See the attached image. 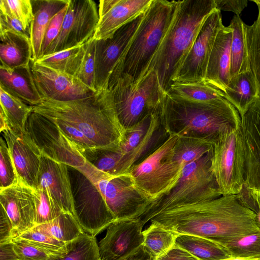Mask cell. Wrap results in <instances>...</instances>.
I'll use <instances>...</instances> for the list:
<instances>
[{
  "label": "cell",
  "instance_id": "obj_1",
  "mask_svg": "<svg viewBox=\"0 0 260 260\" xmlns=\"http://www.w3.org/2000/svg\"><path fill=\"white\" fill-rule=\"evenodd\" d=\"M150 221L178 235L199 236L218 244L260 231L256 214L237 194L166 210Z\"/></svg>",
  "mask_w": 260,
  "mask_h": 260
},
{
  "label": "cell",
  "instance_id": "obj_2",
  "mask_svg": "<svg viewBox=\"0 0 260 260\" xmlns=\"http://www.w3.org/2000/svg\"><path fill=\"white\" fill-rule=\"evenodd\" d=\"M162 124L169 135L204 140L214 143L241 125L236 108L222 98L198 103L165 93L159 108Z\"/></svg>",
  "mask_w": 260,
  "mask_h": 260
},
{
  "label": "cell",
  "instance_id": "obj_3",
  "mask_svg": "<svg viewBox=\"0 0 260 260\" xmlns=\"http://www.w3.org/2000/svg\"><path fill=\"white\" fill-rule=\"evenodd\" d=\"M32 111L68 122L80 131L95 148H112L122 141L124 129L115 112L112 93L107 89L80 100L42 101Z\"/></svg>",
  "mask_w": 260,
  "mask_h": 260
},
{
  "label": "cell",
  "instance_id": "obj_4",
  "mask_svg": "<svg viewBox=\"0 0 260 260\" xmlns=\"http://www.w3.org/2000/svg\"><path fill=\"white\" fill-rule=\"evenodd\" d=\"M215 9L214 0L178 1L174 18L147 71L156 72L165 93L173 83L205 20Z\"/></svg>",
  "mask_w": 260,
  "mask_h": 260
},
{
  "label": "cell",
  "instance_id": "obj_5",
  "mask_svg": "<svg viewBox=\"0 0 260 260\" xmlns=\"http://www.w3.org/2000/svg\"><path fill=\"white\" fill-rule=\"evenodd\" d=\"M177 7L178 1L152 0L110 76L109 89L118 80L136 83L147 73Z\"/></svg>",
  "mask_w": 260,
  "mask_h": 260
},
{
  "label": "cell",
  "instance_id": "obj_6",
  "mask_svg": "<svg viewBox=\"0 0 260 260\" xmlns=\"http://www.w3.org/2000/svg\"><path fill=\"white\" fill-rule=\"evenodd\" d=\"M212 156V149L186 165L175 185L169 191L153 201L145 213L139 218L143 223L145 224L162 211L221 197L211 168Z\"/></svg>",
  "mask_w": 260,
  "mask_h": 260
},
{
  "label": "cell",
  "instance_id": "obj_7",
  "mask_svg": "<svg viewBox=\"0 0 260 260\" xmlns=\"http://www.w3.org/2000/svg\"><path fill=\"white\" fill-rule=\"evenodd\" d=\"M96 187L115 220L141 217L152 201L135 185L129 173L111 176L102 172L86 160L76 168Z\"/></svg>",
  "mask_w": 260,
  "mask_h": 260
},
{
  "label": "cell",
  "instance_id": "obj_8",
  "mask_svg": "<svg viewBox=\"0 0 260 260\" xmlns=\"http://www.w3.org/2000/svg\"><path fill=\"white\" fill-rule=\"evenodd\" d=\"M110 90L117 119L124 131L156 111L165 94L153 70L135 84L118 80Z\"/></svg>",
  "mask_w": 260,
  "mask_h": 260
},
{
  "label": "cell",
  "instance_id": "obj_9",
  "mask_svg": "<svg viewBox=\"0 0 260 260\" xmlns=\"http://www.w3.org/2000/svg\"><path fill=\"white\" fill-rule=\"evenodd\" d=\"M178 138L169 135L161 145L128 172L136 186L152 201L169 191L180 178L183 169L170 157Z\"/></svg>",
  "mask_w": 260,
  "mask_h": 260
},
{
  "label": "cell",
  "instance_id": "obj_10",
  "mask_svg": "<svg viewBox=\"0 0 260 260\" xmlns=\"http://www.w3.org/2000/svg\"><path fill=\"white\" fill-rule=\"evenodd\" d=\"M211 168L222 196L240 192L245 184V158L240 128L225 134L213 144Z\"/></svg>",
  "mask_w": 260,
  "mask_h": 260
},
{
  "label": "cell",
  "instance_id": "obj_11",
  "mask_svg": "<svg viewBox=\"0 0 260 260\" xmlns=\"http://www.w3.org/2000/svg\"><path fill=\"white\" fill-rule=\"evenodd\" d=\"M24 133L41 155L75 168L85 165L86 160L77 147L46 117L32 111Z\"/></svg>",
  "mask_w": 260,
  "mask_h": 260
},
{
  "label": "cell",
  "instance_id": "obj_12",
  "mask_svg": "<svg viewBox=\"0 0 260 260\" xmlns=\"http://www.w3.org/2000/svg\"><path fill=\"white\" fill-rule=\"evenodd\" d=\"M159 108L125 130L122 141L116 146L121 154L120 174L128 172L168 138L161 122Z\"/></svg>",
  "mask_w": 260,
  "mask_h": 260
},
{
  "label": "cell",
  "instance_id": "obj_13",
  "mask_svg": "<svg viewBox=\"0 0 260 260\" xmlns=\"http://www.w3.org/2000/svg\"><path fill=\"white\" fill-rule=\"evenodd\" d=\"M73 170V176L69 177L75 217L85 233L95 237L115 219L96 187L80 171Z\"/></svg>",
  "mask_w": 260,
  "mask_h": 260
},
{
  "label": "cell",
  "instance_id": "obj_14",
  "mask_svg": "<svg viewBox=\"0 0 260 260\" xmlns=\"http://www.w3.org/2000/svg\"><path fill=\"white\" fill-rule=\"evenodd\" d=\"M99 21L94 1L69 0L61 31L44 55L85 44L93 37Z\"/></svg>",
  "mask_w": 260,
  "mask_h": 260
},
{
  "label": "cell",
  "instance_id": "obj_15",
  "mask_svg": "<svg viewBox=\"0 0 260 260\" xmlns=\"http://www.w3.org/2000/svg\"><path fill=\"white\" fill-rule=\"evenodd\" d=\"M223 25L220 11L216 9L203 23L173 83H189L205 80L212 48Z\"/></svg>",
  "mask_w": 260,
  "mask_h": 260
},
{
  "label": "cell",
  "instance_id": "obj_16",
  "mask_svg": "<svg viewBox=\"0 0 260 260\" xmlns=\"http://www.w3.org/2000/svg\"><path fill=\"white\" fill-rule=\"evenodd\" d=\"M30 69L36 89L42 101H72L94 95L97 91L76 76L31 61Z\"/></svg>",
  "mask_w": 260,
  "mask_h": 260
},
{
  "label": "cell",
  "instance_id": "obj_17",
  "mask_svg": "<svg viewBox=\"0 0 260 260\" xmlns=\"http://www.w3.org/2000/svg\"><path fill=\"white\" fill-rule=\"evenodd\" d=\"M142 14L116 31L111 37L96 40L95 87L97 91L109 89L110 76L143 17Z\"/></svg>",
  "mask_w": 260,
  "mask_h": 260
},
{
  "label": "cell",
  "instance_id": "obj_18",
  "mask_svg": "<svg viewBox=\"0 0 260 260\" xmlns=\"http://www.w3.org/2000/svg\"><path fill=\"white\" fill-rule=\"evenodd\" d=\"M144 224L140 218L115 220L98 243L101 260H124L135 252L143 243Z\"/></svg>",
  "mask_w": 260,
  "mask_h": 260
},
{
  "label": "cell",
  "instance_id": "obj_19",
  "mask_svg": "<svg viewBox=\"0 0 260 260\" xmlns=\"http://www.w3.org/2000/svg\"><path fill=\"white\" fill-rule=\"evenodd\" d=\"M240 131L245 158V184L260 191V96L241 116Z\"/></svg>",
  "mask_w": 260,
  "mask_h": 260
},
{
  "label": "cell",
  "instance_id": "obj_20",
  "mask_svg": "<svg viewBox=\"0 0 260 260\" xmlns=\"http://www.w3.org/2000/svg\"><path fill=\"white\" fill-rule=\"evenodd\" d=\"M34 191V188L20 180L10 187L0 189L1 206L11 221L13 238L35 226Z\"/></svg>",
  "mask_w": 260,
  "mask_h": 260
},
{
  "label": "cell",
  "instance_id": "obj_21",
  "mask_svg": "<svg viewBox=\"0 0 260 260\" xmlns=\"http://www.w3.org/2000/svg\"><path fill=\"white\" fill-rule=\"evenodd\" d=\"M152 0H101L99 21L93 38L104 40L144 14Z\"/></svg>",
  "mask_w": 260,
  "mask_h": 260
},
{
  "label": "cell",
  "instance_id": "obj_22",
  "mask_svg": "<svg viewBox=\"0 0 260 260\" xmlns=\"http://www.w3.org/2000/svg\"><path fill=\"white\" fill-rule=\"evenodd\" d=\"M1 133L7 144L18 180L35 189L41 164L40 152L25 133L19 134L9 128Z\"/></svg>",
  "mask_w": 260,
  "mask_h": 260
},
{
  "label": "cell",
  "instance_id": "obj_23",
  "mask_svg": "<svg viewBox=\"0 0 260 260\" xmlns=\"http://www.w3.org/2000/svg\"><path fill=\"white\" fill-rule=\"evenodd\" d=\"M36 188L47 190L63 212L76 218L67 165L42 155Z\"/></svg>",
  "mask_w": 260,
  "mask_h": 260
},
{
  "label": "cell",
  "instance_id": "obj_24",
  "mask_svg": "<svg viewBox=\"0 0 260 260\" xmlns=\"http://www.w3.org/2000/svg\"><path fill=\"white\" fill-rule=\"evenodd\" d=\"M232 29L223 25L216 36L204 81L225 92L230 80Z\"/></svg>",
  "mask_w": 260,
  "mask_h": 260
},
{
  "label": "cell",
  "instance_id": "obj_25",
  "mask_svg": "<svg viewBox=\"0 0 260 260\" xmlns=\"http://www.w3.org/2000/svg\"><path fill=\"white\" fill-rule=\"evenodd\" d=\"M1 66L16 69L27 68L32 60L30 36L14 31L0 32Z\"/></svg>",
  "mask_w": 260,
  "mask_h": 260
},
{
  "label": "cell",
  "instance_id": "obj_26",
  "mask_svg": "<svg viewBox=\"0 0 260 260\" xmlns=\"http://www.w3.org/2000/svg\"><path fill=\"white\" fill-rule=\"evenodd\" d=\"M69 0H31L34 18L29 36L32 48V61L40 57L46 30L53 18L69 3Z\"/></svg>",
  "mask_w": 260,
  "mask_h": 260
},
{
  "label": "cell",
  "instance_id": "obj_27",
  "mask_svg": "<svg viewBox=\"0 0 260 260\" xmlns=\"http://www.w3.org/2000/svg\"><path fill=\"white\" fill-rule=\"evenodd\" d=\"M0 78L1 84L29 105L36 106L42 101L34 84L30 66L11 69L0 66Z\"/></svg>",
  "mask_w": 260,
  "mask_h": 260
},
{
  "label": "cell",
  "instance_id": "obj_28",
  "mask_svg": "<svg viewBox=\"0 0 260 260\" xmlns=\"http://www.w3.org/2000/svg\"><path fill=\"white\" fill-rule=\"evenodd\" d=\"M224 98L238 110L240 116L259 97L257 84L251 71L230 79Z\"/></svg>",
  "mask_w": 260,
  "mask_h": 260
},
{
  "label": "cell",
  "instance_id": "obj_29",
  "mask_svg": "<svg viewBox=\"0 0 260 260\" xmlns=\"http://www.w3.org/2000/svg\"><path fill=\"white\" fill-rule=\"evenodd\" d=\"M0 104V113L5 118L7 128L23 134L26 123L32 111V106L27 105L1 84Z\"/></svg>",
  "mask_w": 260,
  "mask_h": 260
},
{
  "label": "cell",
  "instance_id": "obj_30",
  "mask_svg": "<svg viewBox=\"0 0 260 260\" xmlns=\"http://www.w3.org/2000/svg\"><path fill=\"white\" fill-rule=\"evenodd\" d=\"M245 25L240 16L236 15L230 24L233 34L231 46L230 79L250 71Z\"/></svg>",
  "mask_w": 260,
  "mask_h": 260
},
{
  "label": "cell",
  "instance_id": "obj_31",
  "mask_svg": "<svg viewBox=\"0 0 260 260\" xmlns=\"http://www.w3.org/2000/svg\"><path fill=\"white\" fill-rule=\"evenodd\" d=\"M175 245L185 250L198 260H221L231 257L220 244L199 236L179 235Z\"/></svg>",
  "mask_w": 260,
  "mask_h": 260
},
{
  "label": "cell",
  "instance_id": "obj_32",
  "mask_svg": "<svg viewBox=\"0 0 260 260\" xmlns=\"http://www.w3.org/2000/svg\"><path fill=\"white\" fill-rule=\"evenodd\" d=\"M32 229L67 244L73 242L85 233L76 218L66 212H62L54 219L36 225Z\"/></svg>",
  "mask_w": 260,
  "mask_h": 260
},
{
  "label": "cell",
  "instance_id": "obj_33",
  "mask_svg": "<svg viewBox=\"0 0 260 260\" xmlns=\"http://www.w3.org/2000/svg\"><path fill=\"white\" fill-rule=\"evenodd\" d=\"M213 143L200 139L178 137L170 153L171 160L183 169L211 151Z\"/></svg>",
  "mask_w": 260,
  "mask_h": 260
},
{
  "label": "cell",
  "instance_id": "obj_34",
  "mask_svg": "<svg viewBox=\"0 0 260 260\" xmlns=\"http://www.w3.org/2000/svg\"><path fill=\"white\" fill-rule=\"evenodd\" d=\"M85 50V43L43 56L35 61L55 70L76 76L84 55Z\"/></svg>",
  "mask_w": 260,
  "mask_h": 260
},
{
  "label": "cell",
  "instance_id": "obj_35",
  "mask_svg": "<svg viewBox=\"0 0 260 260\" xmlns=\"http://www.w3.org/2000/svg\"><path fill=\"white\" fill-rule=\"evenodd\" d=\"M166 93L198 103H208L224 98L222 91L204 81L189 83H174Z\"/></svg>",
  "mask_w": 260,
  "mask_h": 260
},
{
  "label": "cell",
  "instance_id": "obj_36",
  "mask_svg": "<svg viewBox=\"0 0 260 260\" xmlns=\"http://www.w3.org/2000/svg\"><path fill=\"white\" fill-rule=\"evenodd\" d=\"M142 233L144 236L143 246L155 260L175 245L179 235L152 222L142 231Z\"/></svg>",
  "mask_w": 260,
  "mask_h": 260
},
{
  "label": "cell",
  "instance_id": "obj_37",
  "mask_svg": "<svg viewBox=\"0 0 260 260\" xmlns=\"http://www.w3.org/2000/svg\"><path fill=\"white\" fill-rule=\"evenodd\" d=\"M258 8L256 20L251 25H245L250 69L258 86L260 96V0H253Z\"/></svg>",
  "mask_w": 260,
  "mask_h": 260
},
{
  "label": "cell",
  "instance_id": "obj_38",
  "mask_svg": "<svg viewBox=\"0 0 260 260\" xmlns=\"http://www.w3.org/2000/svg\"><path fill=\"white\" fill-rule=\"evenodd\" d=\"M11 240L30 244L50 253L64 256L70 244L60 241L39 231L31 229Z\"/></svg>",
  "mask_w": 260,
  "mask_h": 260
},
{
  "label": "cell",
  "instance_id": "obj_39",
  "mask_svg": "<svg viewBox=\"0 0 260 260\" xmlns=\"http://www.w3.org/2000/svg\"><path fill=\"white\" fill-rule=\"evenodd\" d=\"M219 244L233 257H260V231Z\"/></svg>",
  "mask_w": 260,
  "mask_h": 260
},
{
  "label": "cell",
  "instance_id": "obj_40",
  "mask_svg": "<svg viewBox=\"0 0 260 260\" xmlns=\"http://www.w3.org/2000/svg\"><path fill=\"white\" fill-rule=\"evenodd\" d=\"M34 196L36 211L35 226L49 222L63 212L45 189H34Z\"/></svg>",
  "mask_w": 260,
  "mask_h": 260
},
{
  "label": "cell",
  "instance_id": "obj_41",
  "mask_svg": "<svg viewBox=\"0 0 260 260\" xmlns=\"http://www.w3.org/2000/svg\"><path fill=\"white\" fill-rule=\"evenodd\" d=\"M60 260H101L95 237L84 233L70 244Z\"/></svg>",
  "mask_w": 260,
  "mask_h": 260
},
{
  "label": "cell",
  "instance_id": "obj_42",
  "mask_svg": "<svg viewBox=\"0 0 260 260\" xmlns=\"http://www.w3.org/2000/svg\"><path fill=\"white\" fill-rule=\"evenodd\" d=\"M0 13L18 20L29 32L34 18L31 0H0Z\"/></svg>",
  "mask_w": 260,
  "mask_h": 260
},
{
  "label": "cell",
  "instance_id": "obj_43",
  "mask_svg": "<svg viewBox=\"0 0 260 260\" xmlns=\"http://www.w3.org/2000/svg\"><path fill=\"white\" fill-rule=\"evenodd\" d=\"M95 43L93 37L85 43V53L76 77L90 88L95 87Z\"/></svg>",
  "mask_w": 260,
  "mask_h": 260
},
{
  "label": "cell",
  "instance_id": "obj_44",
  "mask_svg": "<svg viewBox=\"0 0 260 260\" xmlns=\"http://www.w3.org/2000/svg\"><path fill=\"white\" fill-rule=\"evenodd\" d=\"M18 181L16 169L7 144L3 138L0 140V189L6 188Z\"/></svg>",
  "mask_w": 260,
  "mask_h": 260
},
{
  "label": "cell",
  "instance_id": "obj_45",
  "mask_svg": "<svg viewBox=\"0 0 260 260\" xmlns=\"http://www.w3.org/2000/svg\"><path fill=\"white\" fill-rule=\"evenodd\" d=\"M44 116L52 121L61 133L77 147L79 151L95 148L80 131L68 122L52 116Z\"/></svg>",
  "mask_w": 260,
  "mask_h": 260
},
{
  "label": "cell",
  "instance_id": "obj_46",
  "mask_svg": "<svg viewBox=\"0 0 260 260\" xmlns=\"http://www.w3.org/2000/svg\"><path fill=\"white\" fill-rule=\"evenodd\" d=\"M11 241L19 260H60L64 256L50 253L30 244Z\"/></svg>",
  "mask_w": 260,
  "mask_h": 260
},
{
  "label": "cell",
  "instance_id": "obj_47",
  "mask_svg": "<svg viewBox=\"0 0 260 260\" xmlns=\"http://www.w3.org/2000/svg\"><path fill=\"white\" fill-rule=\"evenodd\" d=\"M68 4L60 11L50 22L44 35L40 58L44 55L47 49L58 36L61 31Z\"/></svg>",
  "mask_w": 260,
  "mask_h": 260
},
{
  "label": "cell",
  "instance_id": "obj_48",
  "mask_svg": "<svg viewBox=\"0 0 260 260\" xmlns=\"http://www.w3.org/2000/svg\"><path fill=\"white\" fill-rule=\"evenodd\" d=\"M237 196L244 206L256 214V220L260 227V191L251 189L244 185Z\"/></svg>",
  "mask_w": 260,
  "mask_h": 260
},
{
  "label": "cell",
  "instance_id": "obj_49",
  "mask_svg": "<svg viewBox=\"0 0 260 260\" xmlns=\"http://www.w3.org/2000/svg\"><path fill=\"white\" fill-rule=\"evenodd\" d=\"M216 9L220 11H231L239 16L248 4L246 0H214Z\"/></svg>",
  "mask_w": 260,
  "mask_h": 260
},
{
  "label": "cell",
  "instance_id": "obj_50",
  "mask_svg": "<svg viewBox=\"0 0 260 260\" xmlns=\"http://www.w3.org/2000/svg\"><path fill=\"white\" fill-rule=\"evenodd\" d=\"M8 30L14 31L29 36V32L24 28L22 24L18 20L0 13V32Z\"/></svg>",
  "mask_w": 260,
  "mask_h": 260
},
{
  "label": "cell",
  "instance_id": "obj_51",
  "mask_svg": "<svg viewBox=\"0 0 260 260\" xmlns=\"http://www.w3.org/2000/svg\"><path fill=\"white\" fill-rule=\"evenodd\" d=\"M13 238V226L11 221L4 208L0 209V243Z\"/></svg>",
  "mask_w": 260,
  "mask_h": 260
},
{
  "label": "cell",
  "instance_id": "obj_52",
  "mask_svg": "<svg viewBox=\"0 0 260 260\" xmlns=\"http://www.w3.org/2000/svg\"><path fill=\"white\" fill-rule=\"evenodd\" d=\"M155 260H198L185 250L174 245Z\"/></svg>",
  "mask_w": 260,
  "mask_h": 260
},
{
  "label": "cell",
  "instance_id": "obj_53",
  "mask_svg": "<svg viewBox=\"0 0 260 260\" xmlns=\"http://www.w3.org/2000/svg\"><path fill=\"white\" fill-rule=\"evenodd\" d=\"M0 260H19L11 241L0 243Z\"/></svg>",
  "mask_w": 260,
  "mask_h": 260
},
{
  "label": "cell",
  "instance_id": "obj_54",
  "mask_svg": "<svg viewBox=\"0 0 260 260\" xmlns=\"http://www.w3.org/2000/svg\"><path fill=\"white\" fill-rule=\"evenodd\" d=\"M124 260H155L145 249L143 244Z\"/></svg>",
  "mask_w": 260,
  "mask_h": 260
},
{
  "label": "cell",
  "instance_id": "obj_55",
  "mask_svg": "<svg viewBox=\"0 0 260 260\" xmlns=\"http://www.w3.org/2000/svg\"><path fill=\"white\" fill-rule=\"evenodd\" d=\"M221 260H260V257H239L231 256Z\"/></svg>",
  "mask_w": 260,
  "mask_h": 260
}]
</instances>
